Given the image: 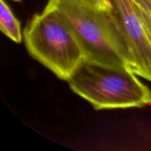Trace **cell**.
I'll return each instance as SVG.
<instances>
[{
  "mask_svg": "<svg viewBox=\"0 0 151 151\" xmlns=\"http://www.w3.org/2000/svg\"><path fill=\"white\" fill-rule=\"evenodd\" d=\"M47 4L64 21L86 60L136 74L135 60L112 10H103L90 0H48Z\"/></svg>",
  "mask_w": 151,
  "mask_h": 151,
  "instance_id": "1",
  "label": "cell"
},
{
  "mask_svg": "<svg viewBox=\"0 0 151 151\" xmlns=\"http://www.w3.org/2000/svg\"><path fill=\"white\" fill-rule=\"evenodd\" d=\"M74 93L95 110L142 108L151 104V90L137 75L85 59L69 81Z\"/></svg>",
  "mask_w": 151,
  "mask_h": 151,
  "instance_id": "2",
  "label": "cell"
},
{
  "mask_svg": "<svg viewBox=\"0 0 151 151\" xmlns=\"http://www.w3.org/2000/svg\"><path fill=\"white\" fill-rule=\"evenodd\" d=\"M24 41L29 55L62 81H69L86 59L79 43L50 4L28 21Z\"/></svg>",
  "mask_w": 151,
  "mask_h": 151,
  "instance_id": "3",
  "label": "cell"
},
{
  "mask_svg": "<svg viewBox=\"0 0 151 151\" xmlns=\"http://www.w3.org/2000/svg\"><path fill=\"white\" fill-rule=\"evenodd\" d=\"M112 12L119 24L133 55L138 76L151 82V38L134 0H111Z\"/></svg>",
  "mask_w": 151,
  "mask_h": 151,
  "instance_id": "4",
  "label": "cell"
},
{
  "mask_svg": "<svg viewBox=\"0 0 151 151\" xmlns=\"http://www.w3.org/2000/svg\"><path fill=\"white\" fill-rule=\"evenodd\" d=\"M0 29L15 43L22 42L23 37L20 22L4 0H0Z\"/></svg>",
  "mask_w": 151,
  "mask_h": 151,
  "instance_id": "5",
  "label": "cell"
},
{
  "mask_svg": "<svg viewBox=\"0 0 151 151\" xmlns=\"http://www.w3.org/2000/svg\"><path fill=\"white\" fill-rule=\"evenodd\" d=\"M136 5H137V9H138L140 16H141L142 19L145 27L146 29H147V33H148L149 36L151 38V16L148 13H147L144 9L142 8L140 6H139L138 4H136Z\"/></svg>",
  "mask_w": 151,
  "mask_h": 151,
  "instance_id": "6",
  "label": "cell"
},
{
  "mask_svg": "<svg viewBox=\"0 0 151 151\" xmlns=\"http://www.w3.org/2000/svg\"><path fill=\"white\" fill-rule=\"evenodd\" d=\"M94 4H97L99 7L107 11H111L112 4L111 0H90Z\"/></svg>",
  "mask_w": 151,
  "mask_h": 151,
  "instance_id": "7",
  "label": "cell"
},
{
  "mask_svg": "<svg viewBox=\"0 0 151 151\" xmlns=\"http://www.w3.org/2000/svg\"><path fill=\"white\" fill-rule=\"evenodd\" d=\"M134 1L151 16V0H134Z\"/></svg>",
  "mask_w": 151,
  "mask_h": 151,
  "instance_id": "8",
  "label": "cell"
},
{
  "mask_svg": "<svg viewBox=\"0 0 151 151\" xmlns=\"http://www.w3.org/2000/svg\"><path fill=\"white\" fill-rule=\"evenodd\" d=\"M13 1H21L22 0H13Z\"/></svg>",
  "mask_w": 151,
  "mask_h": 151,
  "instance_id": "9",
  "label": "cell"
}]
</instances>
